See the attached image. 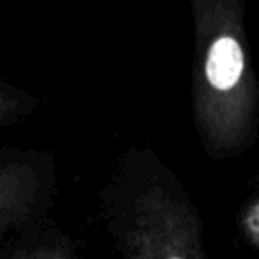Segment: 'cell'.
<instances>
[{
	"instance_id": "6da1fadb",
	"label": "cell",
	"mask_w": 259,
	"mask_h": 259,
	"mask_svg": "<svg viewBox=\"0 0 259 259\" xmlns=\"http://www.w3.org/2000/svg\"><path fill=\"white\" fill-rule=\"evenodd\" d=\"M113 231L122 259H206L199 221L173 180L138 185L116 210Z\"/></svg>"
},
{
	"instance_id": "7a4b0ae2",
	"label": "cell",
	"mask_w": 259,
	"mask_h": 259,
	"mask_svg": "<svg viewBox=\"0 0 259 259\" xmlns=\"http://www.w3.org/2000/svg\"><path fill=\"white\" fill-rule=\"evenodd\" d=\"M48 160L34 150H0V240L28 224L46 192Z\"/></svg>"
},
{
	"instance_id": "5b68a950",
	"label": "cell",
	"mask_w": 259,
	"mask_h": 259,
	"mask_svg": "<svg viewBox=\"0 0 259 259\" xmlns=\"http://www.w3.org/2000/svg\"><path fill=\"white\" fill-rule=\"evenodd\" d=\"M14 259H72L71 247L65 242H41L32 249H25L18 252Z\"/></svg>"
},
{
	"instance_id": "3957f363",
	"label": "cell",
	"mask_w": 259,
	"mask_h": 259,
	"mask_svg": "<svg viewBox=\"0 0 259 259\" xmlns=\"http://www.w3.org/2000/svg\"><path fill=\"white\" fill-rule=\"evenodd\" d=\"M243 71V55L238 42L222 37L211 46L206 62L208 81L219 90H229L236 85Z\"/></svg>"
},
{
	"instance_id": "277c9868",
	"label": "cell",
	"mask_w": 259,
	"mask_h": 259,
	"mask_svg": "<svg viewBox=\"0 0 259 259\" xmlns=\"http://www.w3.org/2000/svg\"><path fill=\"white\" fill-rule=\"evenodd\" d=\"M39 106V99L27 90L0 79V127L13 125L30 116Z\"/></svg>"
},
{
	"instance_id": "8992f818",
	"label": "cell",
	"mask_w": 259,
	"mask_h": 259,
	"mask_svg": "<svg viewBox=\"0 0 259 259\" xmlns=\"http://www.w3.org/2000/svg\"><path fill=\"white\" fill-rule=\"evenodd\" d=\"M245 231L250 242L259 245V203H256L245 217Z\"/></svg>"
}]
</instances>
